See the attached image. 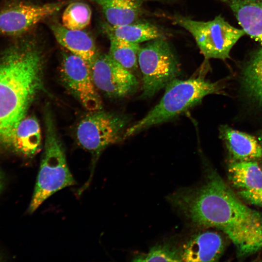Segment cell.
Instances as JSON below:
<instances>
[{"label":"cell","instance_id":"5","mask_svg":"<svg viewBox=\"0 0 262 262\" xmlns=\"http://www.w3.org/2000/svg\"><path fill=\"white\" fill-rule=\"evenodd\" d=\"M138 64L142 75L141 99L152 98L181 74L178 57L165 36L140 45Z\"/></svg>","mask_w":262,"mask_h":262},{"label":"cell","instance_id":"22","mask_svg":"<svg viewBox=\"0 0 262 262\" xmlns=\"http://www.w3.org/2000/svg\"><path fill=\"white\" fill-rule=\"evenodd\" d=\"M134 262H182L181 247L170 242L157 244L146 253L135 255Z\"/></svg>","mask_w":262,"mask_h":262},{"label":"cell","instance_id":"3","mask_svg":"<svg viewBox=\"0 0 262 262\" xmlns=\"http://www.w3.org/2000/svg\"><path fill=\"white\" fill-rule=\"evenodd\" d=\"M220 81L211 82L203 75L186 80L176 78L165 87L159 102L142 119L126 131L124 138L172 120L200 103L206 96L223 93Z\"/></svg>","mask_w":262,"mask_h":262},{"label":"cell","instance_id":"25","mask_svg":"<svg viewBox=\"0 0 262 262\" xmlns=\"http://www.w3.org/2000/svg\"><path fill=\"white\" fill-rule=\"evenodd\" d=\"M260 142H261V144H262V133L260 137Z\"/></svg>","mask_w":262,"mask_h":262},{"label":"cell","instance_id":"16","mask_svg":"<svg viewBox=\"0 0 262 262\" xmlns=\"http://www.w3.org/2000/svg\"><path fill=\"white\" fill-rule=\"evenodd\" d=\"M101 8L108 24L120 26L138 20L146 0H90Z\"/></svg>","mask_w":262,"mask_h":262},{"label":"cell","instance_id":"4","mask_svg":"<svg viewBox=\"0 0 262 262\" xmlns=\"http://www.w3.org/2000/svg\"><path fill=\"white\" fill-rule=\"evenodd\" d=\"M45 139L36 183L28 212L33 213L56 192L75 183L69 169L65 149L57 132L50 107L44 110Z\"/></svg>","mask_w":262,"mask_h":262},{"label":"cell","instance_id":"7","mask_svg":"<svg viewBox=\"0 0 262 262\" xmlns=\"http://www.w3.org/2000/svg\"><path fill=\"white\" fill-rule=\"evenodd\" d=\"M131 119L126 115L101 110L90 112L77 126V141L93 154L95 160L107 147L124 139Z\"/></svg>","mask_w":262,"mask_h":262},{"label":"cell","instance_id":"8","mask_svg":"<svg viewBox=\"0 0 262 262\" xmlns=\"http://www.w3.org/2000/svg\"><path fill=\"white\" fill-rule=\"evenodd\" d=\"M90 69L96 88L109 98L127 97L139 87V82L132 73L109 54H98Z\"/></svg>","mask_w":262,"mask_h":262},{"label":"cell","instance_id":"2","mask_svg":"<svg viewBox=\"0 0 262 262\" xmlns=\"http://www.w3.org/2000/svg\"><path fill=\"white\" fill-rule=\"evenodd\" d=\"M43 59L33 44L22 42L0 58V142L12 134L37 95L44 89Z\"/></svg>","mask_w":262,"mask_h":262},{"label":"cell","instance_id":"9","mask_svg":"<svg viewBox=\"0 0 262 262\" xmlns=\"http://www.w3.org/2000/svg\"><path fill=\"white\" fill-rule=\"evenodd\" d=\"M65 85L90 112L101 110L102 101L92 79L90 67L81 57L64 52L60 66Z\"/></svg>","mask_w":262,"mask_h":262},{"label":"cell","instance_id":"6","mask_svg":"<svg viewBox=\"0 0 262 262\" xmlns=\"http://www.w3.org/2000/svg\"><path fill=\"white\" fill-rule=\"evenodd\" d=\"M172 21L192 35L200 52L208 60L229 58L232 48L246 34L243 29L231 26L221 15L207 21L176 15L172 17Z\"/></svg>","mask_w":262,"mask_h":262},{"label":"cell","instance_id":"12","mask_svg":"<svg viewBox=\"0 0 262 262\" xmlns=\"http://www.w3.org/2000/svg\"><path fill=\"white\" fill-rule=\"evenodd\" d=\"M50 27L60 45L83 59L90 66L98 53L93 39L88 33L82 30L67 29L57 22Z\"/></svg>","mask_w":262,"mask_h":262},{"label":"cell","instance_id":"21","mask_svg":"<svg viewBox=\"0 0 262 262\" xmlns=\"http://www.w3.org/2000/svg\"><path fill=\"white\" fill-rule=\"evenodd\" d=\"M92 11L86 3L76 1L65 8L62 16V24L73 30H82L90 23Z\"/></svg>","mask_w":262,"mask_h":262},{"label":"cell","instance_id":"20","mask_svg":"<svg viewBox=\"0 0 262 262\" xmlns=\"http://www.w3.org/2000/svg\"><path fill=\"white\" fill-rule=\"evenodd\" d=\"M109 54L117 63L130 71L137 69L139 44L121 39L109 37Z\"/></svg>","mask_w":262,"mask_h":262},{"label":"cell","instance_id":"15","mask_svg":"<svg viewBox=\"0 0 262 262\" xmlns=\"http://www.w3.org/2000/svg\"><path fill=\"white\" fill-rule=\"evenodd\" d=\"M41 132L37 119L34 116L24 118L15 129L9 144L18 153L32 157L41 146Z\"/></svg>","mask_w":262,"mask_h":262},{"label":"cell","instance_id":"10","mask_svg":"<svg viewBox=\"0 0 262 262\" xmlns=\"http://www.w3.org/2000/svg\"><path fill=\"white\" fill-rule=\"evenodd\" d=\"M65 1L32 5L18 3L0 10V34L18 35L57 13Z\"/></svg>","mask_w":262,"mask_h":262},{"label":"cell","instance_id":"17","mask_svg":"<svg viewBox=\"0 0 262 262\" xmlns=\"http://www.w3.org/2000/svg\"><path fill=\"white\" fill-rule=\"evenodd\" d=\"M102 28L108 38L115 37L137 44L164 37V33L157 26L138 20L120 26L108 23L103 25Z\"/></svg>","mask_w":262,"mask_h":262},{"label":"cell","instance_id":"11","mask_svg":"<svg viewBox=\"0 0 262 262\" xmlns=\"http://www.w3.org/2000/svg\"><path fill=\"white\" fill-rule=\"evenodd\" d=\"M180 247L182 262H216L223 253L225 244L218 233L206 230L193 234Z\"/></svg>","mask_w":262,"mask_h":262},{"label":"cell","instance_id":"1","mask_svg":"<svg viewBox=\"0 0 262 262\" xmlns=\"http://www.w3.org/2000/svg\"><path fill=\"white\" fill-rule=\"evenodd\" d=\"M169 201L194 226L223 231L240 256L262 249V214L243 203L215 171L208 170L201 185L174 192Z\"/></svg>","mask_w":262,"mask_h":262},{"label":"cell","instance_id":"18","mask_svg":"<svg viewBox=\"0 0 262 262\" xmlns=\"http://www.w3.org/2000/svg\"><path fill=\"white\" fill-rule=\"evenodd\" d=\"M241 83L246 97L262 106V47L255 51L245 65Z\"/></svg>","mask_w":262,"mask_h":262},{"label":"cell","instance_id":"23","mask_svg":"<svg viewBox=\"0 0 262 262\" xmlns=\"http://www.w3.org/2000/svg\"><path fill=\"white\" fill-rule=\"evenodd\" d=\"M238 194L246 202L262 206V187L258 189L241 190Z\"/></svg>","mask_w":262,"mask_h":262},{"label":"cell","instance_id":"19","mask_svg":"<svg viewBox=\"0 0 262 262\" xmlns=\"http://www.w3.org/2000/svg\"><path fill=\"white\" fill-rule=\"evenodd\" d=\"M228 176L232 185L241 190L262 187V170L255 161H235L229 166Z\"/></svg>","mask_w":262,"mask_h":262},{"label":"cell","instance_id":"14","mask_svg":"<svg viewBox=\"0 0 262 262\" xmlns=\"http://www.w3.org/2000/svg\"><path fill=\"white\" fill-rule=\"evenodd\" d=\"M231 10L245 31L262 46V0H220Z\"/></svg>","mask_w":262,"mask_h":262},{"label":"cell","instance_id":"24","mask_svg":"<svg viewBox=\"0 0 262 262\" xmlns=\"http://www.w3.org/2000/svg\"><path fill=\"white\" fill-rule=\"evenodd\" d=\"M2 185H3L2 177L1 174L0 173V192L1 191V189L2 188Z\"/></svg>","mask_w":262,"mask_h":262},{"label":"cell","instance_id":"13","mask_svg":"<svg viewBox=\"0 0 262 262\" xmlns=\"http://www.w3.org/2000/svg\"><path fill=\"white\" fill-rule=\"evenodd\" d=\"M219 135L235 161H256L262 158V147L252 135L227 126L220 127Z\"/></svg>","mask_w":262,"mask_h":262}]
</instances>
